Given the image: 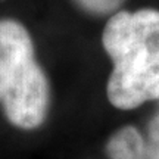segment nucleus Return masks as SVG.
<instances>
[{"label": "nucleus", "mask_w": 159, "mask_h": 159, "mask_svg": "<svg viewBox=\"0 0 159 159\" xmlns=\"http://www.w3.org/2000/svg\"><path fill=\"white\" fill-rule=\"evenodd\" d=\"M106 155L111 159H148L149 146L136 127L127 125L108 140Z\"/></svg>", "instance_id": "nucleus-3"}, {"label": "nucleus", "mask_w": 159, "mask_h": 159, "mask_svg": "<svg viewBox=\"0 0 159 159\" xmlns=\"http://www.w3.org/2000/svg\"><path fill=\"white\" fill-rule=\"evenodd\" d=\"M112 61L106 96L112 106L130 111L159 99V11H118L102 33Z\"/></svg>", "instance_id": "nucleus-1"}, {"label": "nucleus", "mask_w": 159, "mask_h": 159, "mask_svg": "<svg viewBox=\"0 0 159 159\" xmlns=\"http://www.w3.org/2000/svg\"><path fill=\"white\" fill-rule=\"evenodd\" d=\"M149 150L155 155H159V115L150 122L149 127Z\"/></svg>", "instance_id": "nucleus-5"}, {"label": "nucleus", "mask_w": 159, "mask_h": 159, "mask_svg": "<svg viewBox=\"0 0 159 159\" xmlns=\"http://www.w3.org/2000/svg\"><path fill=\"white\" fill-rule=\"evenodd\" d=\"M81 12L89 16H111L124 5L125 0H71Z\"/></svg>", "instance_id": "nucleus-4"}, {"label": "nucleus", "mask_w": 159, "mask_h": 159, "mask_svg": "<svg viewBox=\"0 0 159 159\" xmlns=\"http://www.w3.org/2000/svg\"><path fill=\"white\" fill-rule=\"evenodd\" d=\"M52 103L47 74L35 57L25 25L0 19V105L7 122L19 130H37L46 122Z\"/></svg>", "instance_id": "nucleus-2"}, {"label": "nucleus", "mask_w": 159, "mask_h": 159, "mask_svg": "<svg viewBox=\"0 0 159 159\" xmlns=\"http://www.w3.org/2000/svg\"><path fill=\"white\" fill-rule=\"evenodd\" d=\"M148 159H159V156L158 155H155V153H152V152L149 150V158Z\"/></svg>", "instance_id": "nucleus-6"}]
</instances>
